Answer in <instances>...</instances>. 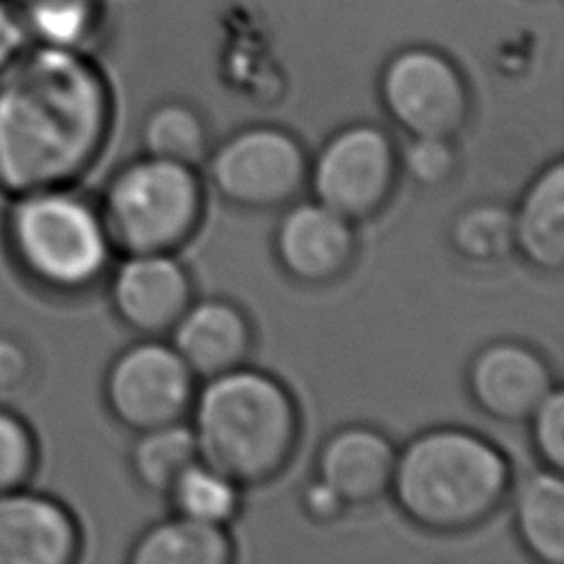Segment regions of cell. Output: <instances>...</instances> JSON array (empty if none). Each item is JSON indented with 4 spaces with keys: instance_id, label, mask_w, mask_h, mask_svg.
I'll use <instances>...</instances> for the list:
<instances>
[{
    "instance_id": "484cf974",
    "label": "cell",
    "mask_w": 564,
    "mask_h": 564,
    "mask_svg": "<svg viewBox=\"0 0 564 564\" xmlns=\"http://www.w3.org/2000/svg\"><path fill=\"white\" fill-rule=\"evenodd\" d=\"M531 441L546 469H564V394L555 386L527 419Z\"/></svg>"
},
{
    "instance_id": "d4e9b609",
    "label": "cell",
    "mask_w": 564,
    "mask_h": 564,
    "mask_svg": "<svg viewBox=\"0 0 564 564\" xmlns=\"http://www.w3.org/2000/svg\"><path fill=\"white\" fill-rule=\"evenodd\" d=\"M399 165L421 187L445 185L458 165L452 139L443 137H408L399 154Z\"/></svg>"
},
{
    "instance_id": "277c9868",
    "label": "cell",
    "mask_w": 564,
    "mask_h": 564,
    "mask_svg": "<svg viewBox=\"0 0 564 564\" xmlns=\"http://www.w3.org/2000/svg\"><path fill=\"white\" fill-rule=\"evenodd\" d=\"M2 240L13 269L35 289L55 295L93 289L106 275L112 253L99 207L73 185L9 196Z\"/></svg>"
},
{
    "instance_id": "7c38bea8",
    "label": "cell",
    "mask_w": 564,
    "mask_h": 564,
    "mask_svg": "<svg viewBox=\"0 0 564 564\" xmlns=\"http://www.w3.org/2000/svg\"><path fill=\"white\" fill-rule=\"evenodd\" d=\"M282 269L308 286L341 278L357 251L352 223L319 200L289 203L273 238Z\"/></svg>"
},
{
    "instance_id": "8fae6325",
    "label": "cell",
    "mask_w": 564,
    "mask_h": 564,
    "mask_svg": "<svg viewBox=\"0 0 564 564\" xmlns=\"http://www.w3.org/2000/svg\"><path fill=\"white\" fill-rule=\"evenodd\" d=\"M82 527L55 496L31 485L0 491V564H73Z\"/></svg>"
},
{
    "instance_id": "83f0119b",
    "label": "cell",
    "mask_w": 564,
    "mask_h": 564,
    "mask_svg": "<svg viewBox=\"0 0 564 564\" xmlns=\"http://www.w3.org/2000/svg\"><path fill=\"white\" fill-rule=\"evenodd\" d=\"M300 502L304 513L315 522H333L341 518L344 511L348 509V505L339 498V494L317 476L304 487Z\"/></svg>"
},
{
    "instance_id": "7a4b0ae2",
    "label": "cell",
    "mask_w": 564,
    "mask_h": 564,
    "mask_svg": "<svg viewBox=\"0 0 564 564\" xmlns=\"http://www.w3.org/2000/svg\"><path fill=\"white\" fill-rule=\"evenodd\" d=\"M189 414L198 458L240 487L273 480L300 438L293 394L273 375L245 364L205 379Z\"/></svg>"
},
{
    "instance_id": "9a60e30c",
    "label": "cell",
    "mask_w": 564,
    "mask_h": 564,
    "mask_svg": "<svg viewBox=\"0 0 564 564\" xmlns=\"http://www.w3.org/2000/svg\"><path fill=\"white\" fill-rule=\"evenodd\" d=\"M397 463L392 441L370 425L333 432L315 460V476L328 482L348 507L370 505L390 491Z\"/></svg>"
},
{
    "instance_id": "8992f818",
    "label": "cell",
    "mask_w": 564,
    "mask_h": 564,
    "mask_svg": "<svg viewBox=\"0 0 564 564\" xmlns=\"http://www.w3.org/2000/svg\"><path fill=\"white\" fill-rule=\"evenodd\" d=\"M379 97L390 121L408 137L454 139L471 112L469 84L458 64L425 44L403 46L386 59Z\"/></svg>"
},
{
    "instance_id": "44dd1931",
    "label": "cell",
    "mask_w": 564,
    "mask_h": 564,
    "mask_svg": "<svg viewBox=\"0 0 564 564\" xmlns=\"http://www.w3.org/2000/svg\"><path fill=\"white\" fill-rule=\"evenodd\" d=\"M143 152L196 167L209 154V130L200 112L185 101H161L143 119Z\"/></svg>"
},
{
    "instance_id": "2e32d148",
    "label": "cell",
    "mask_w": 564,
    "mask_h": 564,
    "mask_svg": "<svg viewBox=\"0 0 564 564\" xmlns=\"http://www.w3.org/2000/svg\"><path fill=\"white\" fill-rule=\"evenodd\" d=\"M513 216L516 251L535 269L564 267V163L555 159L527 185Z\"/></svg>"
},
{
    "instance_id": "30bf717a",
    "label": "cell",
    "mask_w": 564,
    "mask_h": 564,
    "mask_svg": "<svg viewBox=\"0 0 564 564\" xmlns=\"http://www.w3.org/2000/svg\"><path fill=\"white\" fill-rule=\"evenodd\" d=\"M110 306L139 335L172 330L194 300L192 278L174 253H128L108 282Z\"/></svg>"
},
{
    "instance_id": "9c48e42d",
    "label": "cell",
    "mask_w": 564,
    "mask_h": 564,
    "mask_svg": "<svg viewBox=\"0 0 564 564\" xmlns=\"http://www.w3.org/2000/svg\"><path fill=\"white\" fill-rule=\"evenodd\" d=\"M194 394V372L172 344L154 337L123 348L104 375L106 408L137 434L185 421Z\"/></svg>"
},
{
    "instance_id": "3957f363",
    "label": "cell",
    "mask_w": 564,
    "mask_h": 564,
    "mask_svg": "<svg viewBox=\"0 0 564 564\" xmlns=\"http://www.w3.org/2000/svg\"><path fill=\"white\" fill-rule=\"evenodd\" d=\"M511 463L487 436L434 427L397 452L390 494L399 509L432 533H460L487 522L511 489Z\"/></svg>"
},
{
    "instance_id": "52a82bcc",
    "label": "cell",
    "mask_w": 564,
    "mask_h": 564,
    "mask_svg": "<svg viewBox=\"0 0 564 564\" xmlns=\"http://www.w3.org/2000/svg\"><path fill=\"white\" fill-rule=\"evenodd\" d=\"M207 170L223 200L242 209H278L308 181V156L284 128L247 126L209 150Z\"/></svg>"
},
{
    "instance_id": "5bb4252c",
    "label": "cell",
    "mask_w": 564,
    "mask_h": 564,
    "mask_svg": "<svg viewBox=\"0 0 564 564\" xmlns=\"http://www.w3.org/2000/svg\"><path fill=\"white\" fill-rule=\"evenodd\" d=\"M170 335L172 348L200 379L242 366L253 344L249 317L225 297L192 300Z\"/></svg>"
},
{
    "instance_id": "d6986e66",
    "label": "cell",
    "mask_w": 564,
    "mask_h": 564,
    "mask_svg": "<svg viewBox=\"0 0 564 564\" xmlns=\"http://www.w3.org/2000/svg\"><path fill=\"white\" fill-rule=\"evenodd\" d=\"M29 42L90 51L106 24V0H9Z\"/></svg>"
},
{
    "instance_id": "4fadbf2b",
    "label": "cell",
    "mask_w": 564,
    "mask_h": 564,
    "mask_svg": "<svg viewBox=\"0 0 564 564\" xmlns=\"http://www.w3.org/2000/svg\"><path fill=\"white\" fill-rule=\"evenodd\" d=\"M467 388L489 419L524 423L538 403L555 388L549 361L520 341H491L467 368Z\"/></svg>"
},
{
    "instance_id": "ba28073f",
    "label": "cell",
    "mask_w": 564,
    "mask_h": 564,
    "mask_svg": "<svg viewBox=\"0 0 564 564\" xmlns=\"http://www.w3.org/2000/svg\"><path fill=\"white\" fill-rule=\"evenodd\" d=\"M397 172L399 152L390 134L375 123L357 121L324 141L308 163V183L315 200L357 223L383 209Z\"/></svg>"
},
{
    "instance_id": "603a6c76",
    "label": "cell",
    "mask_w": 564,
    "mask_h": 564,
    "mask_svg": "<svg viewBox=\"0 0 564 564\" xmlns=\"http://www.w3.org/2000/svg\"><path fill=\"white\" fill-rule=\"evenodd\" d=\"M178 516L227 527L240 507V485L196 460L165 494Z\"/></svg>"
},
{
    "instance_id": "6da1fadb",
    "label": "cell",
    "mask_w": 564,
    "mask_h": 564,
    "mask_svg": "<svg viewBox=\"0 0 564 564\" xmlns=\"http://www.w3.org/2000/svg\"><path fill=\"white\" fill-rule=\"evenodd\" d=\"M112 126V90L88 51L29 42L0 70V192L75 185Z\"/></svg>"
},
{
    "instance_id": "cb8c5ba5",
    "label": "cell",
    "mask_w": 564,
    "mask_h": 564,
    "mask_svg": "<svg viewBox=\"0 0 564 564\" xmlns=\"http://www.w3.org/2000/svg\"><path fill=\"white\" fill-rule=\"evenodd\" d=\"M40 465V441L31 423L0 403V491L31 485Z\"/></svg>"
},
{
    "instance_id": "5b68a950",
    "label": "cell",
    "mask_w": 564,
    "mask_h": 564,
    "mask_svg": "<svg viewBox=\"0 0 564 564\" xmlns=\"http://www.w3.org/2000/svg\"><path fill=\"white\" fill-rule=\"evenodd\" d=\"M203 207L196 167L143 154L110 176L99 214L112 249L126 256L172 253L194 236Z\"/></svg>"
},
{
    "instance_id": "7402d4cb",
    "label": "cell",
    "mask_w": 564,
    "mask_h": 564,
    "mask_svg": "<svg viewBox=\"0 0 564 564\" xmlns=\"http://www.w3.org/2000/svg\"><path fill=\"white\" fill-rule=\"evenodd\" d=\"M449 242L469 262H502L516 251L511 209L489 200L460 209L449 225Z\"/></svg>"
},
{
    "instance_id": "ac0fdd59",
    "label": "cell",
    "mask_w": 564,
    "mask_h": 564,
    "mask_svg": "<svg viewBox=\"0 0 564 564\" xmlns=\"http://www.w3.org/2000/svg\"><path fill=\"white\" fill-rule=\"evenodd\" d=\"M513 522L522 546L538 562L564 564L562 471H538L516 489Z\"/></svg>"
},
{
    "instance_id": "e0dca14e",
    "label": "cell",
    "mask_w": 564,
    "mask_h": 564,
    "mask_svg": "<svg viewBox=\"0 0 564 564\" xmlns=\"http://www.w3.org/2000/svg\"><path fill=\"white\" fill-rule=\"evenodd\" d=\"M132 564H227L234 542L227 527L174 516L143 531L130 549Z\"/></svg>"
},
{
    "instance_id": "ffe728a7",
    "label": "cell",
    "mask_w": 564,
    "mask_h": 564,
    "mask_svg": "<svg viewBox=\"0 0 564 564\" xmlns=\"http://www.w3.org/2000/svg\"><path fill=\"white\" fill-rule=\"evenodd\" d=\"M198 458L196 438L185 421L139 432L130 467L137 482L150 494L165 496L176 478Z\"/></svg>"
},
{
    "instance_id": "4316f807",
    "label": "cell",
    "mask_w": 564,
    "mask_h": 564,
    "mask_svg": "<svg viewBox=\"0 0 564 564\" xmlns=\"http://www.w3.org/2000/svg\"><path fill=\"white\" fill-rule=\"evenodd\" d=\"M35 359L29 344L15 333H0V394H15L31 381Z\"/></svg>"
},
{
    "instance_id": "f1b7e54d",
    "label": "cell",
    "mask_w": 564,
    "mask_h": 564,
    "mask_svg": "<svg viewBox=\"0 0 564 564\" xmlns=\"http://www.w3.org/2000/svg\"><path fill=\"white\" fill-rule=\"evenodd\" d=\"M29 44L9 0H0V70Z\"/></svg>"
}]
</instances>
